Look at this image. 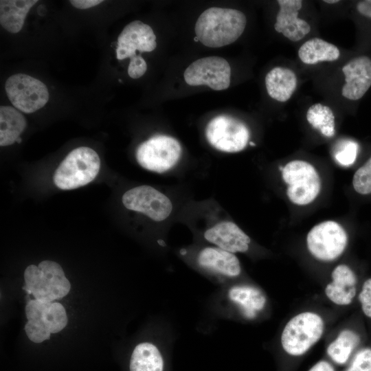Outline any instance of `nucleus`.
<instances>
[{"label":"nucleus","instance_id":"obj_1","mask_svg":"<svg viewBox=\"0 0 371 371\" xmlns=\"http://www.w3.org/2000/svg\"><path fill=\"white\" fill-rule=\"evenodd\" d=\"M246 23L245 15L238 10L210 8L198 18L195 34L197 39L207 47H223L241 36Z\"/></svg>","mask_w":371,"mask_h":371},{"label":"nucleus","instance_id":"obj_2","mask_svg":"<svg viewBox=\"0 0 371 371\" xmlns=\"http://www.w3.org/2000/svg\"><path fill=\"white\" fill-rule=\"evenodd\" d=\"M280 170L286 199L292 205L305 207L318 199L322 180L314 165L304 159H293Z\"/></svg>","mask_w":371,"mask_h":371},{"label":"nucleus","instance_id":"obj_3","mask_svg":"<svg viewBox=\"0 0 371 371\" xmlns=\"http://www.w3.org/2000/svg\"><path fill=\"white\" fill-rule=\"evenodd\" d=\"M24 279L23 289L43 302L60 300L71 289L60 265L51 260H43L38 266L29 265L24 271Z\"/></svg>","mask_w":371,"mask_h":371},{"label":"nucleus","instance_id":"obj_4","mask_svg":"<svg viewBox=\"0 0 371 371\" xmlns=\"http://www.w3.org/2000/svg\"><path fill=\"white\" fill-rule=\"evenodd\" d=\"M100 159L89 147L81 146L71 150L56 168L53 181L61 190H72L85 186L98 175Z\"/></svg>","mask_w":371,"mask_h":371},{"label":"nucleus","instance_id":"obj_5","mask_svg":"<svg viewBox=\"0 0 371 371\" xmlns=\"http://www.w3.org/2000/svg\"><path fill=\"white\" fill-rule=\"evenodd\" d=\"M324 331V322L319 314L300 313L284 326L280 337L282 347L289 355L301 356L321 339Z\"/></svg>","mask_w":371,"mask_h":371},{"label":"nucleus","instance_id":"obj_6","mask_svg":"<svg viewBox=\"0 0 371 371\" xmlns=\"http://www.w3.org/2000/svg\"><path fill=\"white\" fill-rule=\"evenodd\" d=\"M348 244L347 231L335 220H325L315 224L306 236V246L309 254L322 262L337 260L345 252Z\"/></svg>","mask_w":371,"mask_h":371},{"label":"nucleus","instance_id":"obj_7","mask_svg":"<svg viewBox=\"0 0 371 371\" xmlns=\"http://www.w3.org/2000/svg\"><path fill=\"white\" fill-rule=\"evenodd\" d=\"M181 154V147L176 139L167 135H156L138 146L136 159L144 168L161 173L173 167Z\"/></svg>","mask_w":371,"mask_h":371},{"label":"nucleus","instance_id":"obj_8","mask_svg":"<svg viewBox=\"0 0 371 371\" xmlns=\"http://www.w3.org/2000/svg\"><path fill=\"white\" fill-rule=\"evenodd\" d=\"M6 94L19 111L30 113L43 107L49 100V91L41 80L24 74L10 76L5 84Z\"/></svg>","mask_w":371,"mask_h":371},{"label":"nucleus","instance_id":"obj_9","mask_svg":"<svg viewBox=\"0 0 371 371\" xmlns=\"http://www.w3.org/2000/svg\"><path fill=\"white\" fill-rule=\"evenodd\" d=\"M205 135L215 148L226 153L245 149L249 139V131L241 121L221 115L212 119L207 125Z\"/></svg>","mask_w":371,"mask_h":371},{"label":"nucleus","instance_id":"obj_10","mask_svg":"<svg viewBox=\"0 0 371 371\" xmlns=\"http://www.w3.org/2000/svg\"><path fill=\"white\" fill-rule=\"evenodd\" d=\"M183 76L189 85H207L214 90L221 91L227 89L230 85L231 68L225 58L208 56L191 63Z\"/></svg>","mask_w":371,"mask_h":371},{"label":"nucleus","instance_id":"obj_11","mask_svg":"<svg viewBox=\"0 0 371 371\" xmlns=\"http://www.w3.org/2000/svg\"><path fill=\"white\" fill-rule=\"evenodd\" d=\"M122 203L126 208L142 213L155 221L165 220L172 210V204L165 194L146 185L126 191L122 196Z\"/></svg>","mask_w":371,"mask_h":371},{"label":"nucleus","instance_id":"obj_12","mask_svg":"<svg viewBox=\"0 0 371 371\" xmlns=\"http://www.w3.org/2000/svg\"><path fill=\"white\" fill-rule=\"evenodd\" d=\"M27 322L25 326L32 330L44 334L56 333L67 324L64 306L59 302H43L30 300L25 306Z\"/></svg>","mask_w":371,"mask_h":371},{"label":"nucleus","instance_id":"obj_13","mask_svg":"<svg viewBox=\"0 0 371 371\" xmlns=\"http://www.w3.org/2000/svg\"><path fill=\"white\" fill-rule=\"evenodd\" d=\"M156 47V36L153 29L140 21H134L123 29L117 38V58H131L136 55V50L149 52Z\"/></svg>","mask_w":371,"mask_h":371},{"label":"nucleus","instance_id":"obj_14","mask_svg":"<svg viewBox=\"0 0 371 371\" xmlns=\"http://www.w3.org/2000/svg\"><path fill=\"white\" fill-rule=\"evenodd\" d=\"M342 71L346 82L342 95L350 100H359L371 87V59L365 56L356 57L343 67Z\"/></svg>","mask_w":371,"mask_h":371},{"label":"nucleus","instance_id":"obj_15","mask_svg":"<svg viewBox=\"0 0 371 371\" xmlns=\"http://www.w3.org/2000/svg\"><path fill=\"white\" fill-rule=\"evenodd\" d=\"M280 10L276 16L274 28L292 41H298L311 31L310 25L298 18V11L302 8L300 0H278Z\"/></svg>","mask_w":371,"mask_h":371},{"label":"nucleus","instance_id":"obj_16","mask_svg":"<svg viewBox=\"0 0 371 371\" xmlns=\"http://www.w3.org/2000/svg\"><path fill=\"white\" fill-rule=\"evenodd\" d=\"M357 282L356 274L348 265H337L331 272V282L325 287V295L337 305H348L356 295Z\"/></svg>","mask_w":371,"mask_h":371},{"label":"nucleus","instance_id":"obj_17","mask_svg":"<svg viewBox=\"0 0 371 371\" xmlns=\"http://www.w3.org/2000/svg\"><path fill=\"white\" fill-rule=\"evenodd\" d=\"M205 238L219 248L231 253L246 252L249 248L250 238L234 223L221 222L207 229Z\"/></svg>","mask_w":371,"mask_h":371},{"label":"nucleus","instance_id":"obj_18","mask_svg":"<svg viewBox=\"0 0 371 371\" xmlns=\"http://www.w3.org/2000/svg\"><path fill=\"white\" fill-rule=\"evenodd\" d=\"M199 265L228 277L238 276L241 272L240 261L231 252L219 247H206L198 256Z\"/></svg>","mask_w":371,"mask_h":371},{"label":"nucleus","instance_id":"obj_19","mask_svg":"<svg viewBox=\"0 0 371 371\" xmlns=\"http://www.w3.org/2000/svg\"><path fill=\"white\" fill-rule=\"evenodd\" d=\"M265 86L269 95L279 102L290 99L297 87V78L290 69L276 67L265 76Z\"/></svg>","mask_w":371,"mask_h":371},{"label":"nucleus","instance_id":"obj_20","mask_svg":"<svg viewBox=\"0 0 371 371\" xmlns=\"http://www.w3.org/2000/svg\"><path fill=\"white\" fill-rule=\"evenodd\" d=\"M37 1V0H1V25L13 34L20 32L28 12Z\"/></svg>","mask_w":371,"mask_h":371},{"label":"nucleus","instance_id":"obj_21","mask_svg":"<svg viewBox=\"0 0 371 371\" xmlns=\"http://www.w3.org/2000/svg\"><path fill=\"white\" fill-rule=\"evenodd\" d=\"M229 298L241 309L245 317L254 318L262 311L267 302L264 293L251 286H235L228 293Z\"/></svg>","mask_w":371,"mask_h":371},{"label":"nucleus","instance_id":"obj_22","mask_svg":"<svg viewBox=\"0 0 371 371\" xmlns=\"http://www.w3.org/2000/svg\"><path fill=\"white\" fill-rule=\"evenodd\" d=\"M339 56L340 52L337 46L319 38L308 40L298 50L300 59L308 65L322 61H334L337 60Z\"/></svg>","mask_w":371,"mask_h":371},{"label":"nucleus","instance_id":"obj_23","mask_svg":"<svg viewBox=\"0 0 371 371\" xmlns=\"http://www.w3.org/2000/svg\"><path fill=\"white\" fill-rule=\"evenodd\" d=\"M26 127L24 116L14 107H0V146H9L16 142Z\"/></svg>","mask_w":371,"mask_h":371},{"label":"nucleus","instance_id":"obj_24","mask_svg":"<svg viewBox=\"0 0 371 371\" xmlns=\"http://www.w3.org/2000/svg\"><path fill=\"white\" fill-rule=\"evenodd\" d=\"M129 369L130 371H163L162 356L153 344L141 343L133 351Z\"/></svg>","mask_w":371,"mask_h":371},{"label":"nucleus","instance_id":"obj_25","mask_svg":"<svg viewBox=\"0 0 371 371\" xmlns=\"http://www.w3.org/2000/svg\"><path fill=\"white\" fill-rule=\"evenodd\" d=\"M359 335L352 330H342L326 349L329 357L337 364H344L360 343Z\"/></svg>","mask_w":371,"mask_h":371},{"label":"nucleus","instance_id":"obj_26","mask_svg":"<svg viewBox=\"0 0 371 371\" xmlns=\"http://www.w3.org/2000/svg\"><path fill=\"white\" fill-rule=\"evenodd\" d=\"M306 120L323 136L332 137L335 135V115L330 107L319 103L313 104L307 111Z\"/></svg>","mask_w":371,"mask_h":371},{"label":"nucleus","instance_id":"obj_27","mask_svg":"<svg viewBox=\"0 0 371 371\" xmlns=\"http://www.w3.org/2000/svg\"><path fill=\"white\" fill-rule=\"evenodd\" d=\"M358 148V144L352 140L339 142L333 152L335 162L342 167H350L357 159Z\"/></svg>","mask_w":371,"mask_h":371},{"label":"nucleus","instance_id":"obj_28","mask_svg":"<svg viewBox=\"0 0 371 371\" xmlns=\"http://www.w3.org/2000/svg\"><path fill=\"white\" fill-rule=\"evenodd\" d=\"M352 185L357 194L363 196L371 194V155L354 173Z\"/></svg>","mask_w":371,"mask_h":371},{"label":"nucleus","instance_id":"obj_29","mask_svg":"<svg viewBox=\"0 0 371 371\" xmlns=\"http://www.w3.org/2000/svg\"><path fill=\"white\" fill-rule=\"evenodd\" d=\"M345 371H371V348L359 350Z\"/></svg>","mask_w":371,"mask_h":371},{"label":"nucleus","instance_id":"obj_30","mask_svg":"<svg viewBox=\"0 0 371 371\" xmlns=\"http://www.w3.org/2000/svg\"><path fill=\"white\" fill-rule=\"evenodd\" d=\"M358 298L363 313L371 318V278L364 282Z\"/></svg>","mask_w":371,"mask_h":371},{"label":"nucleus","instance_id":"obj_31","mask_svg":"<svg viewBox=\"0 0 371 371\" xmlns=\"http://www.w3.org/2000/svg\"><path fill=\"white\" fill-rule=\"evenodd\" d=\"M147 65L144 59L139 55L131 58L128 67V74L132 78H139L146 71Z\"/></svg>","mask_w":371,"mask_h":371},{"label":"nucleus","instance_id":"obj_32","mask_svg":"<svg viewBox=\"0 0 371 371\" xmlns=\"http://www.w3.org/2000/svg\"><path fill=\"white\" fill-rule=\"evenodd\" d=\"M102 0H71V4L78 9H88L101 3Z\"/></svg>","mask_w":371,"mask_h":371},{"label":"nucleus","instance_id":"obj_33","mask_svg":"<svg viewBox=\"0 0 371 371\" xmlns=\"http://www.w3.org/2000/svg\"><path fill=\"white\" fill-rule=\"evenodd\" d=\"M356 8L360 14L371 19V0L360 1Z\"/></svg>","mask_w":371,"mask_h":371},{"label":"nucleus","instance_id":"obj_34","mask_svg":"<svg viewBox=\"0 0 371 371\" xmlns=\"http://www.w3.org/2000/svg\"><path fill=\"white\" fill-rule=\"evenodd\" d=\"M308 371H335V369L328 361L321 360L312 366Z\"/></svg>","mask_w":371,"mask_h":371},{"label":"nucleus","instance_id":"obj_35","mask_svg":"<svg viewBox=\"0 0 371 371\" xmlns=\"http://www.w3.org/2000/svg\"><path fill=\"white\" fill-rule=\"evenodd\" d=\"M324 2L327 3H335L339 2V1L338 0H324Z\"/></svg>","mask_w":371,"mask_h":371},{"label":"nucleus","instance_id":"obj_36","mask_svg":"<svg viewBox=\"0 0 371 371\" xmlns=\"http://www.w3.org/2000/svg\"><path fill=\"white\" fill-rule=\"evenodd\" d=\"M22 141L21 138V137H19L17 139H16V142L17 143H21Z\"/></svg>","mask_w":371,"mask_h":371},{"label":"nucleus","instance_id":"obj_37","mask_svg":"<svg viewBox=\"0 0 371 371\" xmlns=\"http://www.w3.org/2000/svg\"><path fill=\"white\" fill-rule=\"evenodd\" d=\"M249 144H250V145H253V146H254V145H255V144H254V143H253V142H249Z\"/></svg>","mask_w":371,"mask_h":371}]
</instances>
